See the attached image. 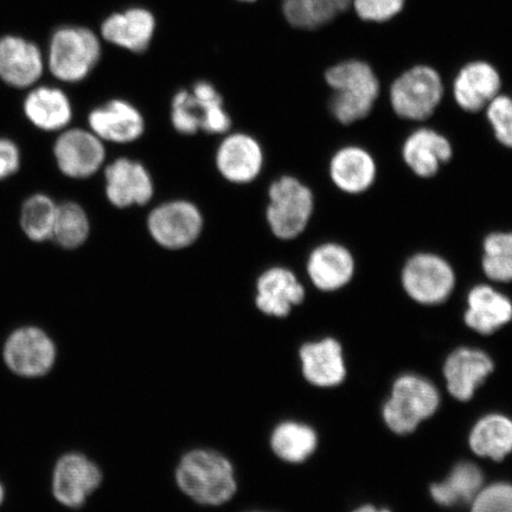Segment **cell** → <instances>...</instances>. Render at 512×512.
<instances>
[{
	"instance_id": "cell-2",
	"label": "cell",
	"mask_w": 512,
	"mask_h": 512,
	"mask_svg": "<svg viewBox=\"0 0 512 512\" xmlns=\"http://www.w3.org/2000/svg\"><path fill=\"white\" fill-rule=\"evenodd\" d=\"M325 79L335 91L330 108L339 123L350 125L368 117L380 94V82L369 64L339 63L326 72Z\"/></svg>"
},
{
	"instance_id": "cell-17",
	"label": "cell",
	"mask_w": 512,
	"mask_h": 512,
	"mask_svg": "<svg viewBox=\"0 0 512 512\" xmlns=\"http://www.w3.org/2000/svg\"><path fill=\"white\" fill-rule=\"evenodd\" d=\"M355 259L348 248L338 243H323L313 249L306 271L318 290L334 292L348 285L355 274Z\"/></svg>"
},
{
	"instance_id": "cell-31",
	"label": "cell",
	"mask_w": 512,
	"mask_h": 512,
	"mask_svg": "<svg viewBox=\"0 0 512 512\" xmlns=\"http://www.w3.org/2000/svg\"><path fill=\"white\" fill-rule=\"evenodd\" d=\"M57 206L59 204L46 194L31 195L23 202L19 224L30 241L38 243L51 240Z\"/></svg>"
},
{
	"instance_id": "cell-24",
	"label": "cell",
	"mask_w": 512,
	"mask_h": 512,
	"mask_svg": "<svg viewBox=\"0 0 512 512\" xmlns=\"http://www.w3.org/2000/svg\"><path fill=\"white\" fill-rule=\"evenodd\" d=\"M467 304L469 309L466 311L465 322L479 334L490 335L512 319L511 300L494 287H473L467 297Z\"/></svg>"
},
{
	"instance_id": "cell-8",
	"label": "cell",
	"mask_w": 512,
	"mask_h": 512,
	"mask_svg": "<svg viewBox=\"0 0 512 512\" xmlns=\"http://www.w3.org/2000/svg\"><path fill=\"white\" fill-rule=\"evenodd\" d=\"M444 95L443 81L434 69L414 67L390 88V102L399 117L421 121L430 118Z\"/></svg>"
},
{
	"instance_id": "cell-23",
	"label": "cell",
	"mask_w": 512,
	"mask_h": 512,
	"mask_svg": "<svg viewBox=\"0 0 512 512\" xmlns=\"http://www.w3.org/2000/svg\"><path fill=\"white\" fill-rule=\"evenodd\" d=\"M305 379L313 386L334 387L345 377L341 345L335 339L306 343L299 351Z\"/></svg>"
},
{
	"instance_id": "cell-10",
	"label": "cell",
	"mask_w": 512,
	"mask_h": 512,
	"mask_svg": "<svg viewBox=\"0 0 512 512\" xmlns=\"http://www.w3.org/2000/svg\"><path fill=\"white\" fill-rule=\"evenodd\" d=\"M102 471L92 459L79 452L63 454L51 475V492L57 503L80 509L102 484Z\"/></svg>"
},
{
	"instance_id": "cell-4",
	"label": "cell",
	"mask_w": 512,
	"mask_h": 512,
	"mask_svg": "<svg viewBox=\"0 0 512 512\" xmlns=\"http://www.w3.org/2000/svg\"><path fill=\"white\" fill-rule=\"evenodd\" d=\"M100 56V42L91 30L64 27L51 37L49 69L57 80L80 82L92 73Z\"/></svg>"
},
{
	"instance_id": "cell-38",
	"label": "cell",
	"mask_w": 512,
	"mask_h": 512,
	"mask_svg": "<svg viewBox=\"0 0 512 512\" xmlns=\"http://www.w3.org/2000/svg\"><path fill=\"white\" fill-rule=\"evenodd\" d=\"M21 150L11 139L0 137V182L17 174L21 169Z\"/></svg>"
},
{
	"instance_id": "cell-20",
	"label": "cell",
	"mask_w": 512,
	"mask_h": 512,
	"mask_svg": "<svg viewBox=\"0 0 512 512\" xmlns=\"http://www.w3.org/2000/svg\"><path fill=\"white\" fill-rule=\"evenodd\" d=\"M23 110L32 126L44 132H62L73 119V107L59 88L37 87L27 95Z\"/></svg>"
},
{
	"instance_id": "cell-25",
	"label": "cell",
	"mask_w": 512,
	"mask_h": 512,
	"mask_svg": "<svg viewBox=\"0 0 512 512\" xmlns=\"http://www.w3.org/2000/svg\"><path fill=\"white\" fill-rule=\"evenodd\" d=\"M101 31L108 42L134 53H142L151 42L155 18L145 9H130L124 14L108 17Z\"/></svg>"
},
{
	"instance_id": "cell-22",
	"label": "cell",
	"mask_w": 512,
	"mask_h": 512,
	"mask_svg": "<svg viewBox=\"0 0 512 512\" xmlns=\"http://www.w3.org/2000/svg\"><path fill=\"white\" fill-rule=\"evenodd\" d=\"M329 171L332 182L339 190L358 195L374 184L377 168L368 151L358 146H347L332 157Z\"/></svg>"
},
{
	"instance_id": "cell-33",
	"label": "cell",
	"mask_w": 512,
	"mask_h": 512,
	"mask_svg": "<svg viewBox=\"0 0 512 512\" xmlns=\"http://www.w3.org/2000/svg\"><path fill=\"white\" fill-rule=\"evenodd\" d=\"M192 93L200 102L203 111L202 131L210 134H224L232 127V119L224 110L222 96L209 82H197Z\"/></svg>"
},
{
	"instance_id": "cell-26",
	"label": "cell",
	"mask_w": 512,
	"mask_h": 512,
	"mask_svg": "<svg viewBox=\"0 0 512 512\" xmlns=\"http://www.w3.org/2000/svg\"><path fill=\"white\" fill-rule=\"evenodd\" d=\"M273 453L286 463L299 464L312 456L317 447V434L310 426L296 421L281 422L271 434Z\"/></svg>"
},
{
	"instance_id": "cell-15",
	"label": "cell",
	"mask_w": 512,
	"mask_h": 512,
	"mask_svg": "<svg viewBox=\"0 0 512 512\" xmlns=\"http://www.w3.org/2000/svg\"><path fill=\"white\" fill-rule=\"evenodd\" d=\"M305 299V288L297 275L283 266H273L256 280L255 304L266 316L285 318Z\"/></svg>"
},
{
	"instance_id": "cell-11",
	"label": "cell",
	"mask_w": 512,
	"mask_h": 512,
	"mask_svg": "<svg viewBox=\"0 0 512 512\" xmlns=\"http://www.w3.org/2000/svg\"><path fill=\"white\" fill-rule=\"evenodd\" d=\"M57 168L72 179L93 177L106 162L105 143L91 130L66 128L53 147Z\"/></svg>"
},
{
	"instance_id": "cell-28",
	"label": "cell",
	"mask_w": 512,
	"mask_h": 512,
	"mask_svg": "<svg viewBox=\"0 0 512 512\" xmlns=\"http://www.w3.org/2000/svg\"><path fill=\"white\" fill-rule=\"evenodd\" d=\"M483 473L472 463H460L443 483L434 484L431 494L434 501L450 507L472 502L483 488Z\"/></svg>"
},
{
	"instance_id": "cell-29",
	"label": "cell",
	"mask_w": 512,
	"mask_h": 512,
	"mask_svg": "<svg viewBox=\"0 0 512 512\" xmlns=\"http://www.w3.org/2000/svg\"><path fill=\"white\" fill-rule=\"evenodd\" d=\"M352 0H284L288 22L300 29H317L349 8Z\"/></svg>"
},
{
	"instance_id": "cell-19",
	"label": "cell",
	"mask_w": 512,
	"mask_h": 512,
	"mask_svg": "<svg viewBox=\"0 0 512 512\" xmlns=\"http://www.w3.org/2000/svg\"><path fill=\"white\" fill-rule=\"evenodd\" d=\"M453 149L443 134L430 128H420L409 136L402 147V157L416 176L430 178L440 166L450 162Z\"/></svg>"
},
{
	"instance_id": "cell-34",
	"label": "cell",
	"mask_w": 512,
	"mask_h": 512,
	"mask_svg": "<svg viewBox=\"0 0 512 512\" xmlns=\"http://www.w3.org/2000/svg\"><path fill=\"white\" fill-rule=\"evenodd\" d=\"M171 124L178 133L185 136H192L202 130V108L192 92H178L172 99Z\"/></svg>"
},
{
	"instance_id": "cell-14",
	"label": "cell",
	"mask_w": 512,
	"mask_h": 512,
	"mask_svg": "<svg viewBox=\"0 0 512 512\" xmlns=\"http://www.w3.org/2000/svg\"><path fill=\"white\" fill-rule=\"evenodd\" d=\"M88 126L104 143L131 144L143 137L145 120L136 106L125 100H111L94 108Z\"/></svg>"
},
{
	"instance_id": "cell-16",
	"label": "cell",
	"mask_w": 512,
	"mask_h": 512,
	"mask_svg": "<svg viewBox=\"0 0 512 512\" xmlns=\"http://www.w3.org/2000/svg\"><path fill=\"white\" fill-rule=\"evenodd\" d=\"M44 61L40 48L22 37L0 40V79L6 85L24 89L41 79Z\"/></svg>"
},
{
	"instance_id": "cell-6",
	"label": "cell",
	"mask_w": 512,
	"mask_h": 512,
	"mask_svg": "<svg viewBox=\"0 0 512 512\" xmlns=\"http://www.w3.org/2000/svg\"><path fill=\"white\" fill-rule=\"evenodd\" d=\"M56 360L57 348L53 338L38 326H21L5 339V366L23 379H40L48 375Z\"/></svg>"
},
{
	"instance_id": "cell-27",
	"label": "cell",
	"mask_w": 512,
	"mask_h": 512,
	"mask_svg": "<svg viewBox=\"0 0 512 512\" xmlns=\"http://www.w3.org/2000/svg\"><path fill=\"white\" fill-rule=\"evenodd\" d=\"M470 446L479 457L504 459L512 451V421L502 415L486 416L473 428Z\"/></svg>"
},
{
	"instance_id": "cell-13",
	"label": "cell",
	"mask_w": 512,
	"mask_h": 512,
	"mask_svg": "<svg viewBox=\"0 0 512 512\" xmlns=\"http://www.w3.org/2000/svg\"><path fill=\"white\" fill-rule=\"evenodd\" d=\"M215 164L217 171L227 182L249 184L254 182L264 169V150L251 134H228L217 147Z\"/></svg>"
},
{
	"instance_id": "cell-30",
	"label": "cell",
	"mask_w": 512,
	"mask_h": 512,
	"mask_svg": "<svg viewBox=\"0 0 512 512\" xmlns=\"http://www.w3.org/2000/svg\"><path fill=\"white\" fill-rule=\"evenodd\" d=\"M91 234V221L79 203L64 202L57 206L53 235L56 245L67 251L85 245Z\"/></svg>"
},
{
	"instance_id": "cell-3",
	"label": "cell",
	"mask_w": 512,
	"mask_h": 512,
	"mask_svg": "<svg viewBox=\"0 0 512 512\" xmlns=\"http://www.w3.org/2000/svg\"><path fill=\"white\" fill-rule=\"evenodd\" d=\"M266 220L275 238L297 239L311 221L315 196L309 187L296 177L283 176L268 189Z\"/></svg>"
},
{
	"instance_id": "cell-12",
	"label": "cell",
	"mask_w": 512,
	"mask_h": 512,
	"mask_svg": "<svg viewBox=\"0 0 512 512\" xmlns=\"http://www.w3.org/2000/svg\"><path fill=\"white\" fill-rule=\"evenodd\" d=\"M105 179L107 200L120 209L145 206L155 195V184L149 170L137 160L115 159L107 165Z\"/></svg>"
},
{
	"instance_id": "cell-5",
	"label": "cell",
	"mask_w": 512,
	"mask_h": 512,
	"mask_svg": "<svg viewBox=\"0 0 512 512\" xmlns=\"http://www.w3.org/2000/svg\"><path fill=\"white\" fill-rule=\"evenodd\" d=\"M439 406V394L432 383L418 376L407 375L395 382L392 398L383 409V418L390 430L407 434L422 420L430 418Z\"/></svg>"
},
{
	"instance_id": "cell-37",
	"label": "cell",
	"mask_w": 512,
	"mask_h": 512,
	"mask_svg": "<svg viewBox=\"0 0 512 512\" xmlns=\"http://www.w3.org/2000/svg\"><path fill=\"white\" fill-rule=\"evenodd\" d=\"M405 0H354L357 15L364 21L384 22L398 15Z\"/></svg>"
},
{
	"instance_id": "cell-7",
	"label": "cell",
	"mask_w": 512,
	"mask_h": 512,
	"mask_svg": "<svg viewBox=\"0 0 512 512\" xmlns=\"http://www.w3.org/2000/svg\"><path fill=\"white\" fill-rule=\"evenodd\" d=\"M146 226L157 245L169 251H181L200 239L204 217L196 204L174 200L153 208L147 216Z\"/></svg>"
},
{
	"instance_id": "cell-1",
	"label": "cell",
	"mask_w": 512,
	"mask_h": 512,
	"mask_svg": "<svg viewBox=\"0 0 512 512\" xmlns=\"http://www.w3.org/2000/svg\"><path fill=\"white\" fill-rule=\"evenodd\" d=\"M175 478L184 495L209 507L232 501L238 491L233 464L223 454L207 448L185 453L177 465Z\"/></svg>"
},
{
	"instance_id": "cell-41",
	"label": "cell",
	"mask_w": 512,
	"mask_h": 512,
	"mask_svg": "<svg viewBox=\"0 0 512 512\" xmlns=\"http://www.w3.org/2000/svg\"><path fill=\"white\" fill-rule=\"evenodd\" d=\"M242 2H253V0H242Z\"/></svg>"
},
{
	"instance_id": "cell-36",
	"label": "cell",
	"mask_w": 512,
	"mask_h": 512,
	"mask_svg": "<svg viewBox=\"0 0 512 512\" xmlns=\"http://www.w3.org/2000/svg\"><path fill=\"white\" fill-rule=\"evenodd\" d=\"M472 503V512H512V486L490 485L480 490Z\"/></svg>"
},
{
	"instance_id": "cell-40",
	"label": "cell",
	"mask_w": 512,
	"mask_h": 512,
	"mask_svg": "<svg viewBox=\"0 0 512 512\" xmlns=\"http://www.w3.org/2000/svg\"><path fill=\"white\" fill-rule=\"evenodd\" d=\"M5 496H6V492H5L4 485L2 484V482H0V505H2L4 503Z\"/></svg>"
},
{
	"instance_id": "cell-21",
	"label": "cell",
	"mask_w": 512,
	"mask_h": 512,
	"mask_svg": "<svg viewBox=\"0 0 512 512\" xmlns=\"http://www.w3.org/2000/svg\"><path fill=\"white\" fill-rule=\"evenodd\" d=\"M494 370V363L484 352L459 349L448 357L445 364L447 387L454 398L467 401Z\"/></svg>"
},
{
	"instance_id": "cell-39",
	"label": "cell",
	"mask_w": 512,
	"mask_h": 512,
	"mask_svg": "<svg viewBox=\"0 0 512 512\" xmlns=\"http://www.w3.org/2000/svg\"><path fill=\"white\" fill-rule=\"evenodd\" d=\"M354 512H390L386 509H376L374 507H370V505H366V507H362L360 509H357Z\"/></svg>"
},
{
	"instance_id": "cell-32",
	"label": "cell",
	"mask_w": 512,
	"mask_h": 512,
	"mask_svg": "<svg viewBox=\"0 0 512 512\" xmlns=\"http://www.w3.org/2000/svg\"><path fill=\"white\" fill-rule=\"evenodd\" d=\"M483 271L497 283L512 281V233H492L484 240Z\"/></svg>"
},
{
	"instance_id": "cell-35",
	"label": "cell",
	"mask_w": 512,
	"mask_h": 512,
	"mask_svg": "<svg viewBox=\"0 0 512 512\" xmlns=\"http://www.w3.org/2000/svg\"><path fill=\"white\" fill-rule=\"evenodd\" d=\"M486 117L494 128L496 139L505 147L512 149V98L509 95H497L486 107Z\"/></svg>"
},
{
	"instance_id": "cell-9",
	"label": "cell",
	"mask_w": 512,
	"mask_h": 512,
	"mask_svg": "<svg viewBox=\"0 0 512 512\" xmlns=\"http://www.w3.org/2000/svg\"><path fill=\"white\" fill-rule=\"evenodd\" d=\"M408 296L424 305L446 302L456 286V273L437 254L420 253L406 262L401 274Z\"/></svg>"
},
{
	"instance_id": "cell-18",
	"label": "cell",
	"mask_w": 512,
	"mask_h": 512,
	"mask_svg": "<svg viewBox=\"0 0 512 512\" xmlns=\"http://www.w3.org/2000/svg\"><path fill=\"white\" fill-rule=\"evenodd\" d=\"M501 76L486 62L467 64L453 85L454 99L464 111L476 113L488 107L501 89Z\"/></svg>"
}]
</instances>
